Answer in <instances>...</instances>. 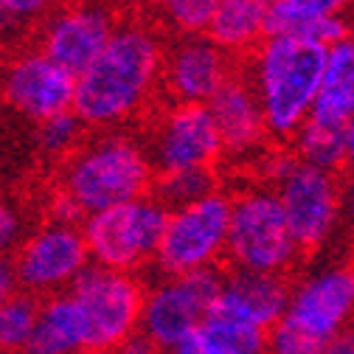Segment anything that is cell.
Wrapping results in <instances>:
<instances>
[{"label": "cell", "instance_id": "obj_10", "mask_svg": "<svg viewBox=\"0 0 354 354\" xmlns=\"http://www.w3.org/2000/svg\"><path fill=\"white\" fill-rule=\"evenodd\" d=\"M87 264H91V253H87L82 223H62L51 216L23 236L12 253L17 290L37 298L68 292Z\"/></svg>", "mask_w": 354, "mask_h": 354}, {"label": "cell", "instance_id": "obj_37", "mask_svg": "<svg viewBox=\"0 0 354 354\" xmlns=\"http://www.w3.org/2000/svg\"><path fill=\"white\" fill-rule=\"evenodd\" d=\"M348 211H351V216H354V186H351V192H348Z\"/></svg>", "mask_w": 354, "mask_h": 354}, {"label": "cell", "instance_id": "obj_17", "mask_svg": "<svg viewBox=\"0 0 354 354\" xmlns=\"http://www.w3.org/2000/svg\"><path fill=\"white\" fill-rule=\"evenodd\" d=\"M292 279L295 276L223 268V284H219V298L214 309L270 332L287 313Z\"/></svg>", "mask_w": 354, "mask_h": 354}, {"label": "cell", "instance_id": "obj_11", "mask_svg": "<svg viewBox=\"0 0 354 354\" xmlns=\"http://www.w3.org/2000/svg\"><path fill=\"white\" fill-rule=\"evenodd\" d=\"M219 284L223 268L155 279L147 284L141 332L160 348V354H171L214 313Z\"/></svg>", "mask_w": 354, "mask_h": 354}, {"label": "cell", "instance_id": "obj_16", "mask_svg": "<svg viewBox=\"0 0 354 354\" xmlns=\"http://www.w3.org/2000/svg\"><path fill=\"white\" fill-rule=\"evenodd\" d=\"M205 107L211 110V118L219 129L225 158L242 160L248 155H261L273 144L256 91L242 73V68L219 87Z\"/></svg>", "mask_w": 354, "mask_h": 354}, {"label": "cell", "instance_id": "obj_19", "mask_svg": "<svg viewBox=\"0 0 354 354\" xmlns=\"http://www.w3.org/2000/svg\"><path fill=\"white\" fill-rule=\"evenodd\" d=\"M351 118H354V31L326 48L321 91L309 121L329 129H346Z\"/></svg>", "mask_w": 354, "mask_h": 354}, {"label": "cell", "instance_id": "obj_29", "mask_svg": "<svg viewBox=\"0 0 354 354\" xmlns=\"http://www.w3.org/2000/svg\"><path fill=\"white\" fill-rule=\"evenodd\" d=\"M62 0H0L6 17L12 20L15 31H26V28H37L46 20Z\"/></svg>", "mask_w": 354, "mask_h": 354}, {"label": "cell", "instance_id": "obj_33", "mask_svg": "<svg viewBox=\"0 0 354 354\" xmlns=\"http://www.w3.org/2000/svg\"><path fill=\"white\" fill-rule=\"evenodd\" d=\"M318 354H354V326L337 332L335 337H329Z\"/></svg>", "mask_w": 354, "mask_h": 354}, {"label": "cell", "instance_id": "obj_15", "mask_svg": "<svg viewBox=\"0 0 354 354\" xmlns=\"http://www.w3.org/2000/svg\"><path fill=\"white\" fill-rule=\"evenodd\" d=\"M239 71V59L225 54L205 34L177 37L166 46L160 73V102L208 104L214 93Z\"/></svg>", "mask_w": 354, "mask_h": 354}, {"label": "cell", "instance_id": "obj_38", "mask_svg": "<svg viewBox=\"0 0 354 354\" xmlns=\"http://www.w3.org/2000/svg\"><path fill=\"white\" fill-rule=\"evenodd\" d=\"M348 264H351V268H354V242H351V261H348Z\"/></svg>", "mask_w": 354, "mask_h": 354}, {"label": "cell", "instance_id": "obj_31", "mask_svg": "<svg viewBox=\"0 0 354 354\" xmlns=\"http://www.w3.org/2000/svg\"><path fill=\"white\" fill-rule=\"evenodd\" d=\"M290 3L321 17H348L354 9V0H290Z\"/></svg>", "mask_w": 354, "mask_h": 354}, {"label": "cell", "instance_id": "obj_26", "mask_svg": "<svg viewBox=\"0 0 354 354\" xmlns=\"http://www.w3.org/2000/svg\"><path fill=\"white\" fill-rule=\"evenodd\" d=\"M219 189V174L216 169H197V171H174V174H155L152 194L166 205L177 208L194 203L211 192Z\"/></svg>", "mask_w": 354, "mask_h": 354}, {"label": "cell", "instance_id": "obj_5", "mask_svg": "<svg viewBox=\"0 0 354 354\" xmlns=\"http://www.w3.org/2000/svg\"><path fill=\"white\" fill-rule=\"evenodd\" d=\"M264 177L287 216L290 234L304 253V259L315 256L332 236L340 205H343V174L315 169L298 160L287 147H279L268 166Z\"/></svg>", "mask_w": 354, "mask_h": 354}, {"label": "cell", "instance_id": "obj_32", "mask_svg": "<svg viewBox=\"0 0 354 354\" xmlns=\"http://www.w3.org/2000/svg\"><path fill=\"white\" fill-rule=\"evenodd\" d=\"M107 354H160V348L144 332H136V335H129L127 340H121L118 346H113Z\"/></svg>", "mask_w": 354, "mask_h": 354}, {"label": "cell", "instance_id": "obj_27", "mask_svg": "<svg viewBox=\"0 0 354 354\" xmlns=\"http://www.w3.org/2000/svg\"><path fill=\"white\" fill-rule=\"evenodd\" d=\"M160 17L180 34H205L219 0H155Z\"/></svg>", "mask_w": 354, "mask_h": 354}, {"label": "cell", "instance_id": "obj_7", "mask_svg": "<svg viewBox=\"0 0 354 354\" xmlns=\"http://www.w3.org/2000/svg\"><path fill=\"white\" fill-rule=\"evenodd\" d=\"M169 208L155 197L144 194L82 219V234L91 253V264L118 273L141 276L152 268Z\"/></svg>", "mask_w": 354, "mask_h": 354}, {"label": "cell", "instance_id": "obj_2", "mask_svg": "<svg viewBox=\"0 0 354 354\" xmlns=\"http://www.w3.org/2000/svg\"><path fill=\"white\" fill-rule=\"evenodd\" d=\"M324 65L326 46L292 37H264L259 48L239 62L276 147H287L313 115Z\"/></svg>", "mask_w": 354, "mask_h": 354}, {"label": "cell", "instance_id": "obj_4", "mask_svg": "<svg viewBox=\"0 0 354 354\" xmlns=\"http://www.w3.org/2000/svg\"><path fill=\"white\" fill-rule=\"evenodd\" d=\"M301 261L306 259L290 234L276 192L264 180L231 192L225 268L298 276Z\"/></svg>", "mask_w": 354, "mask_h": 354}, {"label": "cell", "instance_id": "obj_36", "mask_svg": "<svg viewBox=\"0 0 354 354\" xmlns=\"http://www.w3.org/2000/svg\"><path fill=\"white\" fill-rule=\"evenodd\" d=\"M12 34H17V31H15V26H12V20L6 17V12H3V6H0V39H6V37H12Z\"/></svg>", "mask_w": 354, "mask_h": 354}, {"label": "cell", "instance_id": "obj_8", "mask_svg": "<svg viewBox=\"0 0 354 354\" xmlns=\"http://www.w3.org/2000/svg\"><path fill=\"white\" fill-rule=\"evenodd\" d=\"M144 127L141 144L155 174L219 169L225 160L223 138L205 104H155Z\"/></svg>", "mask_w": 354, "mask_h": 354}, {"label": "cell", "instance_id": "obj_24", "mask_svg": "<svg viewBox=\"0 0 354 354\" xmlns=\"http://www.w3.org/2000/svg\"><path fill=\"white\" fill-rule=\"evenodd\" d=\"M39 301L31 292L15 290L3 304H0V354H23L26 343L34 332Z\"/></svg>", "mask_w": 354, "mask_h": 354}, {"label": "cell", "instance_id": "obj_3", "mask_svg": "<svg viewBox=\"0 0 354 354\" xmlns=\"http://www.w3.org/2000/svg\"><path fill=\"white\" fill-rule=\"evenodd\" d=\"M57 194L84 219L96 211L152 194L155 169L138 136L104 129L84 138V144L59 166Z\"/></svg>", "mask_w": 354, "mask_h": 354}, {"label": "cell", "instance_id": "obj_28", "mask_svg": "<svg viewBox=\"0 0 354 354\" xmlns=\"http://www.w3.org/2000/svg\"><path fill=\"white\" fill-rule=\"evenodd\" d=\"M321 340L309 337L298 326H292L287 318H281L270 332H268V354H318Z\"/></svg>", "mask_w": 354, "mask_h": 354}, {"label": "cell", "instance_id": "obj_12", "mask_svg": "<svg viewBox=\"0 0 354 354\" xmlns=\"http://www.w3.org/2000/svg\"><path fill=\"white\" fill-rule=\"evenodd\" d=\"M73 96L76 76L37 46L12 48L0 59V102L28 121L39 124L73 110Z\"/></svg>", "mask_w": 354, "mask_h": 354}, {"label": "cell", "instance_id": "obj_9", "mask_svg": "<svg viewBox=\"0 0 354 354\" xmlns=\"http://www.w3.org/2000/svg\"><path fill=\"white\" fill-rule=\"evenodd\" d=\"M87 324V354H107L113 346L141 332L147 281L136 273H118L87 264L68 290Z\"/></svg>", "mask_w": 354, "mask_h": 354}, {"label": "cell", "instance_id": "obj_6", "mask_svg": "<svg viewBox=\"0 0 354 354\" xmlns=\"http://www.w3.org/2000/svg\"><path fill=\"white\" fill-rule=\"evenodd\" d=\"M231 228V192L216 189L194 203L169 208L152 261L155 279L225 268Z\"/></svg>", "mask_w": 354, "mask_h": 354}, {"label": "cell", "instance_id": "obj_14", "mask_svg": "<svg viewBox=\"0 0 354 354\" xmlns=\"http://www.w3.org/2000/svg\"><path fill=\"white\" fill-rule=\"evenodd\" d=\"M284 318L321 343L354 326V268L346 261L295 276Z\"/></svg>", "mask_w": 354, "mask_h": 354}, {"label": "cell", "instance_id": "obj_30", "mask_svg": "<svg viewBox=\"0 0 354 354\" xmlns=\"http://www.w3.org/2000/svg\"><path fill=\"white\" fill-rule=\"evenodd\" d=\"M20 242H23V216L12 203L0 200V256L15 253Z\"/></svg>", "mask_w": 354, "mask_h": 354}, {"label": "cell", "instance_id": "obj_1", "mask_svg": "<svg viewBox=\"0 0 354 354\" xmlns=\"http://www.w3.org/2000/svg\"><path fill=\"white\" fill-rule=\"evenodd\" d=\"M166 46L149 23H118L107 48L76 76L73 113L87 129H118L149 115L160 99Z\"/></svg>", "mask_w": 354, "mask_h": 354}, {"label": "cell", "instance_id": "obj_20", "mask_svg": "<svg viewBox=\"0 0 354 354\" xmlns=\"http://www.w3.org/2000/svg\"><path fill=\"white\" fill-rule=\"evenodd\" d=\"M268 9L270 0H219L205 37L242 62L268 37Z\"/></svg>", "mask_w": 354, "mask_h": 354}, {"label": "cell", "instance_id": "obj_34", "mask_svg": "<svg viewBox=\"0 0 354 354\" xmlns=\"http://www.w3.org/2000/svg\"><path fill=\"white\" fill-rule=\"evenodd\" d=\"M15 290H17V279H15V268H12V256H0V304Z\"/></svg>", "mask_w": 354, "mask_h": 354}, {"label": "cell", "instance_id": "obj_21", "mask_svg": "<svg viewBox=\"0 0 354 354\" xmlns=\"http://www.w3.org/2000/svg\"><path fill=\"white\" fill-rule=\"evenodd\" d=\"M171 354H268V332L214 309Z\"/></svg>", "mask_w": 354, "mask_h": 354}, {"label": "cell", "instance_id": "obj_23", "mask_svg": "<svg viewBox=\"0 0 354 354\" xmlns=\"http://www.w3.org/2000/svg\"><path fill=\"white\" fill-rule=\"evenodd\" d=\"M287 149L309 163L315 169H324V171H335V174H343L348 169V155H346V136L343 129H329V127H321V124H313L306 121L298 136L287 144Z\"/></svg>", "mask_w": 354, "mask_h": 354}, {"label": "cell", "instance_id": "obj_13", "mask_svg": "<svg viewBox=\"0 0 354 354\" xmlns=\"http://www.w3.org/2000/svg\"><path fill=\"white\" fill-rule=\"evenodd\" d=\"M115 28V9L104 0H68L37 26L34 46L79 76L107 48Z\"/></svg>", "mask_w": 354, "mask_h": 354}, {"label": "cell", "instance_id": "obj_25", "mask_svg": "<svg viewBox=\"0 0 354 354\" xmlns=\"http://www.w3.org/2000/svg\"><path fill=\"white\" fill-rule=\"evenodd\" d=\"M84 138H87V127L73 110L51 115V118L37 124V147L57 166L62 160H68L84 144Z\"/></svg>", "mask_w": 354, "mask_h": 354}, {"label": "cell", "instance_id": "obj_22", "mask_svg": "<svg viewBox=\"0 0 354 354\" xmlns=\"http://www.w3.org/2000/svg\"><path fill=\"white\" fill-rule=\"evenodd\" d=\"M354 31L348 17H321L298 9L290 0H270L268 9V37H292V39H313L321 46H335L337 39Z\"/></svg>", "mask_w": 354, "mask_h": 354}, {"label": "cell", "instance_id": "obj_35", "mask_svg": "<svg viewBox=\"0 0 354 354\" xmlns=\"http://www.w3.org/2000/svg\"><path fill=\"white\" fill-rule=\"evenodd\" d=\"M343 136H346V155H348V166H354V118L346 124Z\"/></svg>", "mask_w": 354, "mask_h": 354}, {"label": "cell", "instance_id": "obj_18", "mask_svg": "<svg viewBox=\"0 0 354 354\" xmlns=\"http://www.w3.org/2000/svg\"><path fill=\"white\" fill-rule=\"evenodd\" d=\"M23 354H87V324L71 292L39 301V315Z\"/></svg>", "mask_w": 354, "mask_h": 354}]
</instances>
